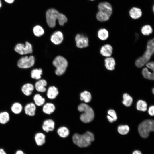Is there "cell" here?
I'll use <instances>...</instances> for the list:
<instances>
[{
    "instance_id": "22",
    "label": "cell",
    "mask_w": 154,
    "mask_h": 154,
    "mask_svg": "<svg viewBox=\"0 0 154 154\" xmlns=\"http://www.w3.org/2000/svg\"><path fill=\"white\" fill-rule=\"evenodd\" d=\"M55 110L54 105L51 103H47L43 108V111L45 113L50 114L53 112Z\"/></svg>"
},
{
    "instance_id": "44",
    "label": "cell",
    "mask_w": 154,
    "mask_h": 154,
    "mask_svg": "<svg viewBox=\"0 0 154 154\" xmlns=\"http://www.w3.org/2000/svg\"><path fill=\"white\" fill-rule=\"evenodd\" d=\"M2 3L1 0H0V8L2 7Z\"/></svg>"
},
{
    "instance_id": "34",
    "label": "cell",
    "mask_w": 154,
    "mask_h": 154,
    "mask_svg": "<svg viewBox=\"0 0 154 154\" xmlns=\"http://www.w3.org/2000/svg\"><path fill=\"white\" fill-rule=\"evenodd\" d=\"M147 104L145 101L142 100H139L137 104V110L145 111L147 109Z\"/></svg>"
},
{
    "instance_id": "26",
    "label": "cell",
    "mask_w": 154,
    "mask_h": 154,
    "mask_svg": "<svg viewBox=\"0 0 154 154\" xmlns=\"http://www.w3.org/2000/svg\"><path fill=\"white\" fill-rule=\"evenodd\" d=\"M80 99L82 101H84L85 103L89 102L91 99V95L88 92L85 91L81 93L80 95Z\"/></svg>"
},
{
    "instance_id": "37",
    "label": "cell",
    "mask_w": 154,
    "mask_h": 154,
    "mask_svg": "<svg viewBox=\"0 0 154 154\" xmlns=\"http://www.w3.org/2000/svg\"><path fill=\"white\" fill-rule=\"evenodd\" d=\"M57 20L59 25L61 26H63L67 21V19L66 16L60 13L58 15Z\"/></svg>"
},
{
    "instance_id": "32",
    "label": "cell",
    "mask_w": 154,
    "mask_h": 154,
    "mask_svg": "<svg viewBox=\"0 0 154 154\" xmlns=\"http://www.w3.org/2000/svg\"><path fill=\"white\" fill-rule=\"evenodd\" d=\"M123 104L125 106L129 107L131 106L133 102V99L128 94L125 93L123 96Z\"/></svg>"
},
{
    "instance_id": "23",
    "label": "cell",
    "mask_w": 154,
    "mask_h": 154,
    "mask_svg": "<svg viewBox=\"0 0 154 154\" xmlns=\"http://www.w3.org/2000/svg\"><path fill=\"white\" fill-rule=\"evenodd\" d=\"M42 74V70L41 68L35 69L31 72V77L33 79L39 80L41 78Z\"/></svg>"
},
{
    "instance_id": "46",
    "label": "cell",
    "mask_w": 154,
    "mask_h": 154,
    "mask_svg": "<svg viewBox=\"0 0 154 154\" xmlns=\"http://www.w3.org/2000/svg\"><path fill=\"white\" fill-rule=\"evenodd\" d=\"M91 0V1H93V0Z\"/></svg>"
},
{
    "instance_id": "18",
    "label": "cell",
    "mask_w": 154,
    "mask_h": 154,
    "mask_svg": "<svg viewBox=\"0 0 154 154\" xmlns=\"http://www.w3.org/2000/svg\"><path fill=\"white\" fill-rule=\"evenodd\" d=\"M33 85L30 83H27L24 84L22 87L21 90L22 93L25 96H30L34 90Z\"/></svg>"
},
{
    "instance_id": "9",
    "label": "cell",
    "mask_w": 154,
    "mask_h": 154,
    "mask_svg": "<svg viewBox=\"0 0 154 154\" xmlns=\"http://www.w3.org/2000/svg\"><path fill=\"white\" fill-rule=\"evenodd\" d=\"M98 11L110 17L112 15L113 9L112 6L107 2H101L98 5Z\"/></svg>"
},
{
    "instance_id": "36",
    "label": "cell",
    "mask_w": 154,
    "mask_h": 154,
    "mask_svg": "<svg viewBox=\"0 0 154 154\" xmlns=\"http://www.w3.org/2000/svg\"><path fill=\"white\" fill-rule=\"evenodd\" d=\"M129 128L127 125H122L118 127V131L120 134L124 135L127 134L129 132Z\"/></svg>"
},
{
    "instance_id": "17",
    "label": "cell",
    "mask_w": 154,
    "mask_h": 154,
    "mask_svg": "<svg viewBox=\"0 0 154 154\" xmlns=\"http://www.w3.org/2000/svg\"><path fill=\"white\" fill-rule=\"evenodd\" d=\"M47 84V82L45 80L41 79L36 82L35 84V87L37 91L44 92L46 91L45 87Z\"/></svg>"
},
{
    "instance_id": "31",
    "label": "cell",
    "mask_w": 154,
    "mask_h": 154,
    "mask_svg": "<svg viewBox=\"0 0 154 154\" xmlns=\"http://www.w3.org/2000/svg\"><path fill=\"white\" fill-rule=\"evenodd\" d=\"M108 115L107 116V117L110 122L112 123L117 120L116 114L114 110L112 109L109 110L108 111Z\"/></svg>"
},
{
    "instance_id": "42",
    "label": "cell",
    "mask_w": 154,
    "mask_h": 154,
    "mask_svg": "<svg viewBox=\"0 0 154 154\" xmlns=\"http://www.w3.org/2000/svg\"><path fill=\"white\" fill-rule=\"evenodd\" d=\"M15 154H25L23 152L21 151V150H18L17 151Z\"/></svg>"
},
{
    "instance_id": "16",
    "label": "cell",
    "mask_w": 154,
    "mask_h": 154,
    "mask_svg": "<svg viewBox=\"0 0 154 154\" xmlns=\"http://www.w3.org/2000/svg\"><path fill=\"white\" fill-rule=\"evenodd\" d=\"M42 128L43 129L47 132L53 131L54 128V121L51 119L45 120L43 123Z\"/></svg>"
},
{
    "instance_id": "33",
    "label": "cell",
    "mask_w": 154,
    "mask_h": 154,
    "mask_svg": "<svg viewBox=\"0 0 154 154\" xmlns=\"http://www.w3.org/2000/svg\"><path fill=\"white\" fill-rule=\"evenodd\" d=\"M141 31L143 35H149L152 33L153 29L150 25H144L142 27Z\"/></svg>"
},
{
    "instance_id": "35",
    "label": "cell",
    "mask_w": 154,
    "mask_h": 154,
    "mask_svg": "<svg viewBox=\"0 0 154 154\" xmlns=\"http://www.w3.org/2000/svg\"><path fill=\"white\" fill-rule=\"evenodd\" d=\"M97 19L100 22H104L108 20L110 17L106 14L98 11L96 14Z\"/></svg>"
},
{
    "instance_id": "43",
    "label": "cell",
    "mask_w": 154,
    "mask_h": 154,
    "mask_svg": "<svg viewBox=\"0 0 154 154\" xmlns=\"http://www.w3.org/2000/svg\"><path fill=\"white\" fill-rule=\"evenodd\" d=\"M0 154H6L4 150L2 148L0 149Z\"/></svg>"
},
{
    "instance_id": "12",
    "label": "cell",
    "mask_w": 154,
    "mask_h": 154,
    "mask_svg": "<svg viewBox=\"0 0 154 154\" xmlns=\"http://www.w3.org/2000/svg\"><path fill=\"white\" fill-rule=\"evenodd\" d=\"M100 52L103 56L106 57H110L112 53L113 48L111 45L106 44L101 47Z\"/></svg>"
},
{
    "instance_id": "39",
    "label": "cell",
    "mask_w": 154,
    "mask_h": 154,
    "mask_svg": "<svg viewBox=\"0 0 154 154\" xmlns=\"http://www.w3.org/2000/svg\"><path fill=\"white\" fill-rule=\"evenodd\" d=\"M154 106H151L149 107L148 110V113L150 115L152 116L154 115Z\"/></svg>"
},
{
    "instance_id": "2",
    "label": "cell",
    "mask_w": 154,
    "mask_h": 154,
    "mask_svg": "<svg viewBox=\"0 0 154 154\" xmlns=\"http://www.w3.org/2000/svg\"><path fill=\"white\" fill-rule=\"evenodd\" d=\"M154 39L149 40L147 44L146 51L143 56L138 58L135 62V65L138 68L143 66L149 60L154 52Z\"/></svg>"
},
{
    "instance_id": "25",
    "label": "cell",
    "mask_w": 154,
    "mask_h": 154,
    "mask_svg": "<svg viewBox=\"0 0 154 154\" xmlns=\"http://www.w3.org/2000/svg\"><path fill=\"white\" fill-rule=\"evenodd\" d=\"M10 116L9 113L6 111L0 112V123L5 124L9 120Z\"/></svg>"
},
{
    "instance_id": "30",
    "label": "cell",
    "mask_w": 154,
    "mask_h": 154,
    "mask_svg": "<svg viewBox=\"0 0 154 154\" xmlns=\"http://www.w3.org/2000/svg\"><path fill=\"white\" fill-rule=\"evenodd\" d=\"M33 100L35 104L38 106L43 105L45 101V99L39 94L35 95L33 97Z\"/></svg>"
},
{
    "instance_id": "1",
    "label": "cell",
    "mask_w": 154,
    "mask_h": 154,
    "mask_svg": "<svg viewBox=\"0 0 154 154\" xmlns=\"http://www.w3.org/2000/svg\"><path fill=\"white\" fill-rule=\"evenodd\" d=\"M94 139V134L90 131H87L82 135L75 133L72 137L73 143L80 147L88 146Z\"/></svg>"
},
{
    "instance_id": "38",
    "label": "cell",
    "mask_w": 154,
    "mask_h": 154,
    "mask_svg": "<svg viewBox=\"0 0 154 154\" xmlns=\"http://www.w3.org/2000/svg\"><path fill=\"white\" fill-rule=\"evenodd\" d=\"M146 66L149 69L154 71V62L153 61L148 62L146 63Z\"/></svg>"
},
{
    "instance_id": "11",
    "label": "cell",
    "mask_w": 154,
    "mask_h": 154,
    "mask_svg": "<svg viewBox=\"0 0 154 154\" xmlns=\"http://www.w3.org/2000/svg\"><path fill=\"white\" fill-rule=\"evenodd\" d=\"M63 38V35L62 32L57 31L55 32L51 35L50 40L54 44L57 45L62 42Z\"/></svg>"
},
{
    "instance_id": "41",
    "label": "cell",
    "mask_w": 154,
    "mask_h": 154,
    "mask_svg": "<svg viewBox=\"0 0 154 154\" xmlns=\"http://www.w3.org/2000/svg\"><path fill=\"white\" fill-rule=\"evenodd\" d=\"M132 154H142L141 152L139 150H135L133 152Z\"/></svg>"
},
{
    "instance_id": "29",
    "label": "cell",
    "mask_w": 154,
    "mask_h": 154,
    "mask_svg": "<svg viewBox=\"0 0 154 154\" xmlns=\"http://www.w3.org/2000/svg\"><path fill=\"white\" fill-rule=\"evenodd\" d=\"M57 132L59 136L62 138L67 137L69 134V130L65 127H60L58 129Z\"/></svg>"
},
{
    "instance_id": "10",
    "label": "cell",
    "mask_w": 154,
    "mask_h": 154,
    "mask_svg": "<svg viewBox=\"0 0 154 154\" xmlns=\"http://www.w3.org/2000/svg\"><path fill=\"white\" fill-rule=\"evenodd\" d=\"M76 46L78 48H83L88 46V38L83 35L77 34L75 37Z\"/></svg>"
},
{
    "instance_id": "13",
    "label": "cell",
    "mask_w": 154,
    "mask_h": 154,
    "mask_svg": "<svg viewBox=\"0 0 154 154\" xmlns=\"http://www.w3.org/2000/svg\"><path fill=\"white\" fill-rule=\"evenodd\" d=\"M104 64L108 70L112 71L115 68L116 62L114 59L112 57H107L104 60Z\"/></svg>"
},
{
    "instance_id": "24",
    "label": "cell",
    "mask_w": 154,
    "mask_h": 154,
    "mask_svg": "<svg viewBox=\"0 0 154 154\" xmlns=\"http://www.w3.org/2000/svg\"><path fill=\"white\" fill-rule=\"evenodd\" d=\"M23 109L22 105L19 103L16 102L14 103L11 107L12 112L15 114H20Z\"/></svg>"
},
{
    "instance_id": "14",
    "label": "cell",
    "mask_w": 154,
    "mask_h": 154,
    "mask_svg": "<svg viewBox=\"0 0 154 154\" xmlns=\"http://www.w3.org/2000/svg\"><path fill=\"white\" fill-rule=\"evenodd\" d=\"M36 107L35 105L33 103L27 104L25 106V114L30 116H33L35 114Z\"/></svg>"
},
{
    "instance_id": "20",
    "label": "cell",
    "mask_w": 154,
    "mask_h": 154,
    "mask_svg": "<svg viewBox=\"0 0 154 154\" xmlns=\"http://www.w3.org/2000/svg\"><path fill=\"white\" fill-rule=\"evenodd\" d=\"M58 94L57 88L54 86L50 87L48 90L47 96L50 99H54L56 98Z\"/></svg>"
},
{
    "instance_id": "7",
    "label": "cell",
    "mask_w": 154,
    "mask_h": 154,
    "mask_svg": "<svg viewBox=\"0 0 154 154\" xmlns=\"http://www.w3.org/2000/svg\"><path fill=\"white\" fill-rule=\"evenodd\" d=\"M35 61V58L33 56H25L22 57L19 60L17 65L19 68H29L34 65Z\"/></svg>"
},
{
    "instance_id": "19",
    "label": "cell",
    "mask_w": 154,
    "mask_h": 154,
    "mask_svg": "<svg viewBox=\"0 0 154 154\" xmlns=\"http://www.w3.org/2000/svg\"><path fill=\"white\" fill-rule=\"evenodd\" d=\"M35 139L37 145L41 146L45 143V136L42 133H38L35 135Z\"/></svg>"
},
{
    "instance_id": "45",
    "label": "cell",
    "mask_w": 154,
    "mask_h": 154,
    "mask_svg": "<svg viewBox=\"0 0 154 154\" xmlns=\"http://www.w3.org/2000/svg\"><path fill=\"white\" fill-rule=\"evenodd\" d=\"M152 92H153V93L154 94V88H153L152 89Z\"/></svg>"
},
{
    "instance_id": "4",
    "label": "cell",
    "mask_w": 154,
    "mask_h": 154,
    "mask_svg": "<svg viewBox=\"0 0 154 154\" xmlns=\"http://www.w3.org/2000/svg\"><path fill=\"white\" fill-rule=\"evenodd\" d=\"M52 64L56 68L55 73L58 76L61 75L65 73L68 65L66 60L61 56H56L53 60Z\"/></svg>"
},
{
    "instance_id": "21",
    "label": "cell",
    "mask_w": 154,
    "mask_h": 154,
    "mask_svg": "<svg viewBox=\"0 0 154 154\" xmlns=\"http://www.w3.org/2000/svg\"><path fill=\"white\" fill-rule=\"evenodd\" d=\"M98 36L99 39L101 40H106L108 37V32L105 28H101L98 31Z\"/></svg>"
},
{
    "instance_id": "28",
    "label": "cell",
    "mask_w": 154,
    "mask_h": 154,
    "mask_svg": "<svg viewBox=\"0 0 154 154\" xmlns=\"http://www.w3.org/2000/svg\"><path fill=\"white\" fill-rule=\"evenodd\" d=\"M142 73L145 78L150 80H154V72L149 71L147 68H144L142 70Z\"/></svg>"
},
{
    "instance_id": "3",
    "label": "cell",
    "mask_w": 154,
    "mask_h": 154,
    "mask_svg": "<svg viewBox=\"0 0 154 154\" xmlns=\"http://www.w3.org/2000/svg\"><path fill=\"white\" fill-rule=\"evenodd\" d=\"M79 111L83 112L80 115V119L83 122L88 123L93 120L94 117V113L92 109L87 104L82 103L78 106Z\"/></svg>"
},
{
    "instance_id": "40",
    "label": "cell",
    "mask_w": 154,
    "mask_h": 154,
    "mask_svg": "<svg viewBox=\"0 0 154 154\" xmlns=\"http://www.w3.org/2000/svg\"><path fill=\"white\" fill-rule=\"evenodd\" d=\"M6 3L9 4H12L14 1L15 0H4Z\"/></svg>"
},
{
    "instance_id": "8",
    "label": "cell",
    "mask_w": 154,
    "mask_h": 154,
    "mask_svg": "<svg viewBox=\"0 0 154 154\" xmlns=\"http://www.w3.org/2000/svg\"><path fill=\"white\" fill-rule=\"evenodd\" d=\"M14 50L20 55H25L32 53V46L29 42L26 41L25 44L21 43L17 44L14 48Z\"/></svg>"
},
{
    "instance_id": "5",
    "label": "cell",
    "mask_w": 154,
    "mask_h": 154,
    "mask_svg": "<svg viewBox=\"0 0 154 154\" xmlns=\"http://www.w3.org/2000/svg\"><path fill=\"white\" fill-rule=\"evenodd\" d=\"M138 131L141 136L147 137L151 131L154 130V122L152 120H147L142 122L139 126Z\"/></svg>"
},
{
    "instance_id": "15",
    "label": "cell",
    "mask_w": 154,
    "mask_h": 154,
    "mask_svg": "<svg viewBox=\"0 0 154 154\" xmlns=\"http://www.w3.org/2000/svg\"><path fill=\"white\" fill-rule=\"evenodd\" d=\"M129 15L133 19H136L140 18L142 15L141 9L137 7H133L129 11Z\"/></svg>"
},
{
    "instance_id": "6",
    "label": "cell",
    "mask_w": 154,
    "mask_h": 154,
    "mask_svg": "<svg viewBox=\"0 0 154 154\" xmlns=\"http://www.w3.org/2000/svg\"><path fill=\"white\" fill-rule=\"evenodd\" d=\"M59 13L54 8L48 9L46 12V17L47 24L51 28L54 27Z\"/></svg>"
},
{
    "instance_id": "27",
    "label": "cell",
    "mask_w": 154,
    "mask_h": 154,
    "mask_svg": "<svg viewBox=\"0 0 154 154\" xmlns=\"http://www.w3.org/2000/svg\"><path fill=\"white\" fill-rule=\"evenodd\" d=\"M33 32L35 36L40 37L44 34V31L41 26L39 25H36L33 27Z\"/></svg>"
}]
</instances>
